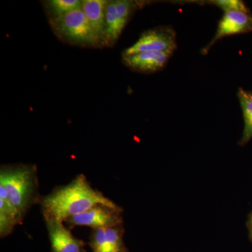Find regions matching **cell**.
<instances>
[{"instance_id":"obj_1","label":"cell","mask_w":252,"mask_h":252,"mask_svg":"<svg viewBox=\"0 0 252 252\" xmlns=\"http://www.w3.org/2000/svg\"><path fill=\"white\" fill-rule=\"evenodd\" d=\"M98 204L116 205L102 192L93 188L83 174L41 200L44 218H54L63 222Z\"/></svg>"},{"instance_id":"obj_2","label":"cell","mask_w":252,"mask_h":252,"mask_svg":"<svg viewBox=\"0 0 252 252\" xmlns=\"http://www.w3.org/2000/svg\"><path fill=\"white\" fill-rule=\"evenodd\" d=\"M37 183L35 166L19 165L1 167L0 184L4 185L9 201L23 217L37 200Z\"/></svg>"},{"instance_id":"obj_3","label":"cell","mask_w":252,"mask_h":252,"mask_svg":"<svg viewBox=\"0 0 252 252\" xmlns=\"http://www.w3.org/2000/svg\"><path fill=\"white\" fill-rule=\"evenodd\" d=\"M54 31L66 40L81 46L102 45L81 9L52 20Z\"/></svg>"},{"instance_id":"obj_4","label":"cell","mask_w":252,"mask_h":252,"mask_svg":"<svg viewBox=\"0 0 252 252\" xmlns=\"http://www.w3.org/2000/svg\"><path fill=\"white\" fill-rule=\"evenodd\" d=\"M177 46L176 33L172 28L165 26L156 28L144 32L133 45L124 51L123 56L147 51L172 54Z\"/></svg>"},{"instance_id":"obj_5","label":"cell","mask_w":252,"mask_h":252,"mask_svg":"<svg viewBox=\"0 0 252 252\" xmlns=\"http://www.w3.org/2000/svg\"><path fill=\"white\" fill-rule=\"evenodd\" d=\"M65 222L72 226L84 225L93 230L111 228L122 225V210L117 205L98 204L87 211L70 217Z\"/></svg>"},{"instance_id":"obj_6","label":"cell","mask_w":252,"mask_h":252,"mask_svg":"<svg viewBox=\"0 0 252 252\" xmlns=\"http://www.w3.org/2000/svg\"><path fill=\"white\" fill-rule=\"evenodd\" d=\"M137 5L128 0L108 1L106 7V26L109 43H114L119 39Z\"/></svg>"},{"instance_id":"obj_7","label":"cell","mask_w":252,"mask_h":252,"mask_svg":"<svg viewBox=\"0 0 252 252\" xmlns=\"http://www.w3.org/2000/svg\"><path fill=\"white\" fill-rule=\"evenodd\" d=\"M252 31V16L242 11H225L221 18L216 34L206 47L204 48L205 54L215 43L225 36L243 34Z\"/></svg>"},{"instance_id":"obj_8","label":"cell","mask_w":252,"mask_h":252,"mask_svg":"<svg viewBox=\"0 0 252 252\" xmlns=\"http://www.w3.org/2000/svg\"><path fill=\"white\" fill-rule=\"evenodd\" d=\"M53 252H83L84 244L75 238L63 223L54 218H44Z\"/></svg>"},{"instance_id":"obj_9","label":"cell","mask_w":252,"mask_h":252,"mask_svg":"<svg viewBox=\"0 0 252 252\" xmlns=\"http://www.w3.org/2000/svg\"><path fill=\"white\" fill-rule=\"evenodd\" d=\"M106 0H83L81 9L102 45L109 44L106 26Z\"/></svg>"},{"instance_id":"obj_10","label":"cell","mask_w":252,"mask_h":252,"mask_svg":"<svg viewBox=\"0 0 252 252\" xmlns=\"http://www.w3.org/2000/svg\"><path fill=\"white\" fill-rule=\"evenodd\" d=\"M172 54L169 53L147 51L123 56L126 66L142 73H152L160 70L168 62Z\"/></svg>"},{"instance_id":"obj_11","label":"cell","mask_w":252,"mask_h":252,"mask_svg":"<svg viewBox=\"0 0 252 252\" xmlns=\"http://www.w3.org/2000/svg\"><path fill=\"white\" fill-rule=\"evenodd\" d=\"M91 246L93 252H122V225L93 230Z\"/></svg>"},{"instance_id":"obj_12","label":"cell","mask_w":252,"mask_h":252,"mask_svg":"<svg viewBox=\"0 0 252 252\" xmlns=\"http://www.w3.org/2000/svg\"><path fill=\"white\" fill-rule=\"evenodd\" d=\"M23 217L9 201L7 190L0 184V235L7 236L15 226L22 221Z\"/></svg>"},{"instance_id":"obj_13","label":"cell","mask_w":252,"mask_h":252,"mask_svg":"<svg viewBox=\"0 0 252 252\" xmlns=\"http://www.w3.org/2000/svg\"><path fill=\"white\" fill-rule=\"evenodd\" d=\"M239 101L243 112V135L240 144H246L252 138V92L244 90L240 88L238 92Z\"/></svg>"},{"instance_id":"obj_14","label":"cell","mask_w":252,"mask_h":252,"mask_svg":"<svg viewBox=\"0 0 252 252\" xmlns=\"http://www.w3.org/2000/svg\"><path fill=\"white\" fill-rule=\"evenodd\" d=\"M46 9L49 10L51 20L62 17L74 10L81 9L80 0H49L45 2Z\"/></svg>"},{"instance_id":"obj_15","label":"cell","mask_w":252,"mask_h":252,"mask_svg":"<svg viewBox=\"0 0 252 252\" xmlns=\"http://www.w3.org/2000/svg\"><path fill=\"white\" fill-rule=\"evenodd\" d=\"M211 4H215L219 6L223 11H242V12L248 13L249 14V9L243 1L240 0H215V1H210Z\"/></svg>"},{"instance_id":"obj_16","label":"cell","mask_w":252,"mask_h":252,"mask_svg":"<svg viewBox=\"0 0 252 252\" xmlns=\"http://www.w3.org/2000/svg\"><path fill=\"white\" fill-rule=\"evenodd\" d=\"M251 223H252V221H251Z\"/></svg>"},{"instance_id":"obj_17","label":"cell","mask_w":252,"mask_h":252,"mask_svg":"<svg viewBox=\"0 0 252 252\" xmlns=\"http://www.w3.org/2000/svg\"><path fill=\"white\" fill-rule=\"evenodd\" d=\"M251 221H252V220H251Z\"/></svg>"}]
</instances>
